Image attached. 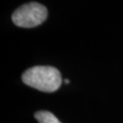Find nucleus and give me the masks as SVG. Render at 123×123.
Wrapping results in <instances>:
<instances>
[{
	"mask_svg": "<svg viewBox=\"0 0 123 123\" xmlns=\"http://www.w3.org/2000/svg\"><path fill=\"white\" fill-rule=\"evenodd\" d=\"M47 8L37 2H30L20 6L11 15L13 24L21 28H33L44 23L47 18Z\"/></svg>",
	"mask_w": 123,
	"mask_h": 123,
	"instance_id": "obj_2",
	"label": "nucleus"
},
{
	"mask_svg": "<svg viewBox=\"0 0 123 123\" xmlns=\"http://www.w3.org/2000/svg\"><path fill=\"white\" fill-rule=\"evenodd\" d=\"M64 82H65V83H66V84H68V83H69V82H70V81H69V80H68V79H66V80H65V81H64Z\"/></svg>",
	"mask_w": 123,
	"mask_h": 123,
	"instance_id": "obj_4",
	"label": "nucleus"
},
{
	"mask_svg": "<svg viewBox=\"0 0 123 123\" xmlns=\"http://www.w3.org/2000/svg\"><path fill=\"white\" fill-rule=\"evenodd\" d=\"M34 116L38 123H62L55 115L48 111H38Z\"/></svg>",
	"mask_w": 123,
	"mask_h": 123,
	"instance_id": "obj_3",
	"label": "nucleus"
},
{
	"mask_svg": "<svg viewBox=\"0 0 123 123\" xmlns=\"http://www.w3.org/2000/svg\"><path fill=\"white\" fill-rule=\"evenodd\" d=\"M26 85L44 92L57 90L62 84L60 71L50 66H35L26 70L22 75Z\"/></svg>",
	"mask_w": 123,
	"mask_h": 123,
	"instance_id": "obj_1",
	"label": "nucleus"
}]
</instances>
